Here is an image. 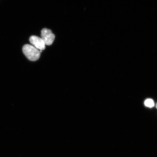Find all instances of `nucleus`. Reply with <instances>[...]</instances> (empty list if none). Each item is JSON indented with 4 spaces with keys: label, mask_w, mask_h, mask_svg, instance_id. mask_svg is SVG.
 <instances>
[{
    "label": "nucleus",
    "mask_w": 157,
    "mask_h": 157,
    "mask_svg": "<svg viewBox=\"0 0 157 157\" xmlns=\"http://www.w3.org/2000/svg\"><path fill=\"white\" fill-rule=\"evenodd\" d=\"M144 105L147 107L152 108L154 106L155 103L152 99H148L145 101Z\"/></svg>",
    "instance_id": "4"
},
{
    "label": "nucleus",
    "mask_w": 157,
    "mask_h": 157,
    "mask_svg": "<svg viewBox=\"0 0 157 157\" xmlns=\"http://www.w3.org/2000/svg\"><path fill=\"white\" fill-rule=\"evenodd\" d=\"M156 108L157 109V103H156Z\"/></svg>",
    "instance_id": "5"
},
{
    "label": "nucleus",
    "mask_w": 157,
    "mask_h": 157,
    "mask_svg": "<svg viewBox=\"0 0 157 157\" xmlns=\"http://www.w3.org/2000/svg\"><path fill=\"white\" fill-rule=\"evenodd\" d=\"M41 38L44 40L45 44L50 46L52 44L55 39V35L51 29H43L41 32Z\"/></svg>",
    "instance_id": "2"
},
{
    "label": "nucleus",
    "mask_w": 157,
    "mask_h": 157,
    "mask_svg": "<svg viewBox=\"0 0 157 157\" xmlns=\"http://www.w3.org/2000/svg\"><path fill=\"white\" fill-rule=\"evenodd\" d=\"M29 41L31 44L38 50L41 51L44 50L46 48L44 40L42 38L38 36L33 35L30 37Z\"/></svg>",
    "instance_id": "3"
},
{
    "label": "nucleus",
    "mask_w": 157,
    "mask_h": 157,
    "mask_svg": "<svg viewBox=\"0 0 157 157\" xmlns=\"http://www.w3.org/2000/svg\"><path fill=\"white\" fill-rule=\"evenodd\" d=\"M22 51L25 56L31 61H36L40 57V51L30 44H25L23 47Z\"/></svg>",
    "instance_id": "1"
}]
</instances>
